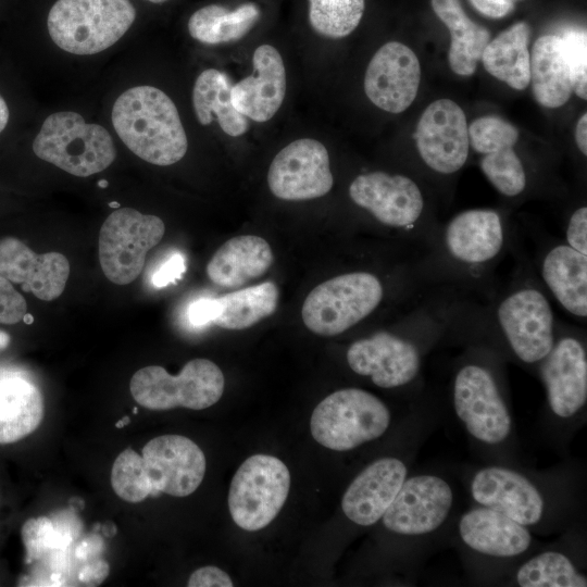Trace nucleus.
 <instances>
[{
  "label": "nucleus",
  "mask_w": 587,
  "mask_h": 587,
  "mask_svg": "<svg viewBox=\"0 0 587 587\" xmlns=\"http://www.w3.org/2000/svg\"><path fill=\"white\" fill-rule=\"evenodd\" d=\"M111 118L124 145L148 163L172 165L187 152V135L177 108L155 87L142 85L125 90L115 100Z\"/></svg>",
  "instance_id": "f257e3e1"
},
{
  "label": "nucleus",
  "mask_w": 587,
  "mask_h": 587,
  "mask_svg": "<svg viewBox=\"0 0 587 587\" xmlns=\"http://www.w3.org/2000/svg\"><path fill=\"white\" fill-rule=\"evenodd\" d=\"M135 18L129 0H58L48 13L47 27L60 49L90 55L117 42Z\"/></svg>",
  "instance_id": "f03ea898"
},
{
  "label": "nucleus",
  "mask_w": 587,
  "mask_h": 587,
  "mask_svg": "<svg viewBox=\"0 0 587 587\" xmlns=\"http://www.w3.org/2000/svg\"><path fill=\"white\" fill-rule=\"evenodd\" d=\"M33 151L39 159L78 177L102 172L116 158L109 132L101 125L86 123L73 111L50 114L33 141Z\"/></svg>",
  "instance_id": "7ed1b4c3"
},
{
  "label": "nucleus",
  "mask_w": 587,
  "mask_h": 587,
  "mask_svg": "<svg viewBox=\"0 0 587 587\" xmlns=\"http://www.w3.org/2000/svg\"><path fill=\"white\" fill-rule=\"evenodd\" d=\"M390 412L373 394L345 388L324 398L313 410V438L335 451L352 450L380 437L389 427Z\"/></svg>",
  "instance_id": "20e7f679"
},
{
  "label": "nucleus",
  "mask_w": 587,
  "mask_h": 587,
  "mask_svg": "<svg viewBox=\"0 0 587 587\" xmlns=\"http://www.w3.org/2000/svg\"><path fill=\"white\" fill-rule=\"evenodd\" d=\"M383 297V284L372 273L338 275L311 290L302 304V321L316 335L336 336L367 317Z\"/></svg>",
  "instance_id": "39448f33"
},
{
  "label": "nucleus",
  "mask_w": 587,
  "mask_h": 587,
  "mask_svg": "<svg viewBox=\"0 0 587 587\" xmlns=\"http://www.w3.org/2000/svg\"><path fill=\"white\" fill-rule=\"evenodd\" d=\"M224 386V375L214 362L193 359L176 376L159 365L142 367L133 375L129 389L136 402L149 410H202L220 400Z\"/></svg>",
  "instance_id": "423d86ee"
},
{
  "label": "nucleus",
  "mask_w": 587,
  "mask_h": 587,
  "mask_svg": "<svg viewBox=\"0 0 587 587\" xmlns=\"http://www.w3.org/2000/svg\"><path fill=\"white\" fill-rule=\"evenodd\" d=\"M290 488V473L283 461L268 454L248 458L235 473L228 492L233 521L254 532L267 526L283 508Z\"/></svg>",
  "instance_id": "0eeeda50"
},
{
  "label": "nucleus",
  "mask_w": 587,
  "mask_h": 587,
  "mask_svg": "<svg viewBox=\"0 0 587 587\" xmlns=\"http://www.w3.org/2000/svg\"><path fill=\"white\" fill-rule=\"evenodd\" d=\"M165 225L152 214L132 208L112 212L99 233V261L103 274L116 285H127L141 273L147 252L163 238Z\"/></svg>",
  "instance_id": "6e6552de"
},
{
  "label": "nucleus",
  "mask_w": 587,
  "mask_h": 587,
  "mask_svg": "<svg viewBox=\"0 0 587 587\" xmlns=\"http://www.w3.org/2000/svg\"><path fill=\"white\" fill-rule=\"evenodd\" d=\"M452 401L467 433L486 445L503 442L512 417L491 372L476 363L463 365L453 379Z\"/></svg>",
  "instance_id": "1a4fd4ad"
},
{
  "label": "nucleus",
  "mask_w": 587,
  "mask_h": 587,
  "mask_svg": "<svg viewBox=\"0 0 587 587\" xmlns=\"http://www.w3.org/2000/svg\"><path fill=\"white\" fill-rule=\"evenodd\" d=\"M497 322L511 351L526 364L539 363L557 339L550 302L535 287H522L503 298Z\"/></svg>",
  "instance_id": "9d476101"
},
{
  "label": "nucleus",
  "mask_w": 587,
  "mask_h": 587,
  "mask_svg": "<svg viewBox=\"0 0 587 587\" xmlns=\"http://www.w3.org/2000/svg\"><path fill=\"white\" fill-rule=\"evenodd\" d=\"M334 178L325 146L311 138L297 139L273 159L267 172L271 192L286 201H303L328 193Z\"/></svg>",
  "instance_id": "9b49d317"
},
{
  "label": "nucleus",
  "mask_w": 587,
  "mask_h": 587,
  "mask_svg": "<svg viewBox=\"0 0 587 587\" xmlns=\"http://www.w3.org/2000/svg\"><path fill=\"white\" fill-rule=\"evenodd\" d=\"M452 505L453 490L445 478L420 474L405 478L382 521L391 533L423 536L446 522Z\"/></svg>",
  "instance_id": "f8f14e48"
},
{
  "label": "nucleus",
  "mask_w": 587,
  "mask_h": 587,
  "mask_svg": "<svg viewBox=\"0 0 587 587\" xmlns=\"http://www.w3.org/2000/svg\"><path fill=\"white\" fill-rule=\"evenodd\" d=\"M141 467L151 496L161 492L186 497L201 484L205 457L199 446L182 435H162L142 448Z\"/></svg>",
  "instance_id": "ddd939ff"
},
{
  "label": "nucleus",
  "mask_w": 587,
  "mask_h": 587,
  "mask_svg": "<svg viewBox=\"0 0 587 587\" xmlns=\"http://www.w3.org/2000/svg\"><path fill=\"white\" fill-rule=\"evenodd\" d=\"M414 138L422 160L435 172L455 173L467 160L466 116L461 107L450 99L436 100L424 110Z\"/></svg>",
  "instance_id": "4468645a"
},
{
  "label": "nucleus",
  "mask_w": 587,
  "mask_h": 587,
  "mask_svg": "<svg viewBox=\"0 0 587 587\" xmlns=\"http://www.w3.org/2000/svg\"><path fill=\"white\" fill-rule=\"evenodd\" d=\"M346 358L355 374L369 376L374 385L385 389L411 383L421 369L417 346L388 332L354 341Z\"/></svg>",
  "instance_id": "2eb2a0df"
},
{
  "label": "nucleus",
  "mask_w": 587,
  "mask_h": 587,
  "mask_svg": "<svg viewBox=\"0 0 587 587\" xmlns=\"http://www.w3.org/2000/svg\"><path fill=\"white\" fill-rule=\"evenodd\" d=\"M420 79L416 54L401 42L389 41L372 57L364 76V91L377 108L397 114L414 101Z\"/></svg>",
  "instance_id": "dca6fc26"
},
{
  "label": "nucleus",
  "mask_w": 587,
  "mask_h": 587,
  "mask_svg": "<svg viewBox=\"0 0 587 587\" xmlns=\"http://www.w3.org/2000/svg\"><path fill=\"white\" fill-rule=\"evenodd\" d=\"M349 196L357 205L389 227L414 225L424 209L423 195L411 178L380 171L357 176L349 186Z\"/></svg>",
  "instance_id": "f3484780"
},
{
  "label": "nucleus",
  "mask_w": 587,
  "mask_h": 587,
  "mask_svg": "<svg viewBox=\"0 0 587 587\" xmlns=\"http://www.w3.org/2000/svg\"><path fill=\"white\" fill-rule=\"evenodd\" d=\"M517 138V128L499 116L478 117L469 126L470 145L482 155L483 173L507 197L520 195L526 186L525 170L514 150Z\"/></svg>",
  "instance_id": "a211bd4d"
},
{
  "label": "nucleus",
  "mask_w": 587,
  "mask_h": 587,
  "mask_svg": "<svg viewBox=\"0 0 587 587\" xmlns=\"http://www.w3.org/2000/svg\"><path fill=\"white\" fill-rule=\"evenodd\" d=\"M470 491L479 505L527 527L538 524L545 514L546 503L538 487L525 475L505 466L490 465L476 471Z\"/></svg>",
  "instance_id": "6ab92c4d"
},
{
  "label": "nucleus",
  "mask_w": 587,
  "mask_h": 587,
  "mask_svg": "<svg viewBox=\"0 0 587 587\" xmlns=\"http://www.w3.org/2000/svg\"><path fill=\"white\" fill-rule=\"evenodd\" d=\"M539 363L550 410L560 419L575 416L587 402V353L584 344L574 336L555 339Z\"/></svg>",
  "instance_id": "aec40b11"
},
{
  "label": "nucleus",
  "mask_w": 587,
  "mask_h": 587,
  "mask_svg": "<svg viewBox=\"0 0 587 587\" xmlns=\"http://www.w3.org/2000/svg\"><path fill=\"white\" fill-rule=\"evenodd\" d=\"M0 275L38 299L51 301L65 289L70 263L62 253L37 254L20 239L4 237L0 240Z\"/></svg>",
  "instance_id": "412c9836"
},
{
  "label": "nucleus",
  "mask_w": 587,
  "mask_h": 587,
  "mask_svg": "<svg viewBox=\"0 0 587 587\" xmlns=\"http://www.w3.org/2000/svg\"><path fill=\"white\" fill-rule=\"evenodd\" d=\"M408 475V467L398 458L378 459L363 469L346 489L341 509L354 524L377 523L390 505Z\"/></svg>",
  "instance_id": "4be33fe9"
},
{
  "label": "nucleus",
  "mask_w": 587,
  "mask_h": 587,
  "mask_svg": "<svg viewBox=\"0 0 587 587\" xmlns=\"http://www.w3.org/2000/svg\"><path fill=\"white\" fill-rule=\"evenodd\" d=\"M253 72L232 88L235 109L248 120L263 123L279 110L286 95V71L278 50L259 46L252 55Z\"/></svg>",
  "instance_id": "5701e85b"
},
{
  "label": "nucleus",
  "mask_w": 587,
  "mask_h": 587,
  "mask_svg": "<svg viewBox=\"0 0 587 587\" xmlns=\"http://www.w3.org/2000/svg\"><path fill=\"white\" fill-rule=\"evenodd\" d=\"M62 514L60 520L47 516L27 520L21 530L26 550L25 562L37 563L35 576L41 577L49 573L54 585L67 582L72 571L71 546L79 534L76 528L79 521Z\"/></svg>",
  "instance_id": "b1692460"
},
{
  "label": "nucleus",
  "mask_w": 587,
  "mask_h": 587,
  "mask_svg": "<svg viewBox=\"0 0 587 587\" xmlns=\"http://www.w3.org/2000/svg\"><path fill=\"white\" fill-rule=\"evenodd\" d=\"M444 242L449 254L466 265L494 260L504 245L500 214L491 209H471L454 215L446 226Z\"/></svg>",
  "instance_id": "393cba45"
},
{
  "label": "nucleus",
  "mask_w": 587,
  "mask_h": 587,
  "mask_svg": "<svg viewBox=\"0 0 587 587\" xmlns=\"http://www.w3.org/2000/svg\"><path fill=\"white\" fill-rule=\"evenodd\" d=\"M458 532L471 550L501 559L525 553L533 539L527 526L483 505L462 514Z\"/></svg>",
  "instance_id": "a878e982"
},
{
  "label": "nucleus",
  "mask_w": 587,
  "mask_h": 587,
  "mask_svg": "<svg viewBox=\"0 0 587 587\" xmlns=\"http://www.w3.org/2000/svg\"><path fill=\"white\" fill-rule=\"evenodd\" d=\"M274 261L270 243L262 237L241 235L228 239L207 265L212 283L224 288H238L261 277Z\"/></svg>",
  "instance_id": "bb28decb"
},
{
  "label": "nucleus",
  "mask_w": 587,
  "mask_h": 587,
  "mask_svg": "<svg viewBox=\"0 0 587 587\" xmlns=\"http://www.w3.org/2000/svg\"><path fill=\"white\" fill-rule=\"evenodd\" d=\"M541 277L560 305L573 316H587V255L566 243L550 248L541 261Z\"/></svg>",
  "instance_id": "cd10ccee"
},
{
  "label": "nucleus",
  "mask_w": 587,
  "mask_h": 587,
  "mask_svg": "<svg viewBox=\"0 0 587 587\" xmlns=\"http://www.w3.org/2000/svg\"><path fill=\"white\" fill-rule=\"evenodd\" d=\"M529 74L536 101L546 108L565 104L573 93V80L561 36L544 35L533 45Z\"/></svg>",
  "instance_id": "c85d7f7f"
},
{
  "label": "nucleus",
  "mask_w": 587,
  "mask_h": 587,
  "mask_svg": "<svg viewBox=\"0 0 587 587\" xmlns=\"http://www.w3.org/2000/svg\"><path fill=\"white\" fill-rule=\"evenodd\" d=\"M45 403L32 382L11 376L0 379V444H13L30 435L41 423Z\"/></svg>",
  "instance_id": "c756f323"
},
{
  "label": "nucleus",
  "mask_w": 587,
  "mask_h": 587,
  "mask_svg": "<svg viewBox=\"0 0 587 587\" xmlns=\"http://www.w3.org/2000/svg\"><path fill=\"white\" fill-rule=\"evenodd\" d=\"M432 8L451 35V70L461 76L473 75L490 40L489 30L467 16L460 0H432Z\"/></svg>",
  "instance_id": "7c9ffc66"
},
{
  "label": "nucleus",
  "mask_w": 587,
  "mask_h": 587,
  "mask_svg": "<svg viewBox=\"0 0 587 587\" xmlns=\"http://www.w3.org/2000/svg\"><path fill=\"white\" fill-rule=\"evenodd\" d=\"M530 26L517 22L489 40L480 58L485 70L511 88L524 90L530 79Z\"/></svg>",
  "instance_id": "2f4dec72"
},
{
  "label": "nucleus",
  "mask_w": 587,
  "mask_h": 587,
  "mask_svg": "<svg viewBox=\"0 0 587 587\" xmlns=\"http://www.w3.org/2000/svg\"><path fill=\"white\" fill-rule=\"evenodd\" d=\"M232 88L233 84L226 73L216 68H207L195 82L192 105L201 125H210L216 120L226 135L238 137L248 132L249 122L235 109Z\"/></svg>",
  "instance_id": "473e14b6"
},
{
  "label": "nucleus",
  "mask_w": 587,
  "mask_h": 587,
  "mask_svg": "<svg viewBox=\"0 0 587 587\" xmlns=\"http://www.w3.org/2000/svg\"><path fill=\"white\" fill-rule=\"evenodd\" d=\"M215 300L212 323L229 330H240L253 326L272 315L278 303V289L272 282L250 286Z\"/></svg>",
  "instance_id": "72a5a7b5"
},
{
  "label": "nucleus",
  "mask_w": 587,
  "mask_h": 587,
  "mask_svg": "<svg viewBox=\"0 0 587 587\" xmlns=\"http://www.w3.org/2000/svg\"><path fill=\"white\" fill-rule=\"evenodd\" d=\"M260 18L254 3H245L235 10L218 4L205 5L188 20L189 35L205 45L236 41L246 36Z\"/></svg>",
  "instance_id": "f704fd0d"
},
{
  "label": "nucleus",
  "mask_w": 587,
  "mask_h": 587,
  "mask_svg": "<svg viewBox=\"0 0 587 587\" xmlns=\"http://www.w3.org/2000/svg\"><path fill=\"white\" fill-rule=\"evenodd\" d=\"M521 587H586V576L571 559L559 551H544L524 562L516 571Z\"/></svg>",
  "instance_id": "c9c22d12"
},
{
  "label": "nucleus",
  "mask_w": 587,
  "mask_h": 587,
  "mask_svg": "<svg viewBox=\"0 0 587 587\" xmlns=\"http://www.w3.org/2000/svg\"><path fill=\"white\" fill-rule=\"evenodd\" d=\"M365 0H309V22L320 35L338 39L360 24Z\"/></svg>",
  "instance_id": "e433bc0d"
},
{
  "label": "nucleus",
  "mask_w": 587,
  "mask_h": 587,
  "mask_svg": "<svg viewBox=\"0 0 587 587\" xmlns=\"http://www.w3.org/2000/svg\"><path fill=\"white\" fill-rule=\"evenodd\" d=\"M111 485L114 492L127 502H140L151 496L142 473L141 454L133 449L121 452L112 466Z\"/></svg>",
  "instance_id": "4c0bfd02"
},
{
  "label": "nucleus",
  "mask_w": 587,
  "mask_h": 587,
  "mask_svg": "<svg viewBox=\"0 0 587 587\" xmlns=\"http://www.w3.org/2000/svg\"><path fill=\"white\" fill-rule=\"evenodd\" d=\"M573 80V91L587 99V35L585 29H569L561 36Z\"/></svg>",
  "instance_id": "58836bf2"
},
{
  "label": "nucleus",
  "mask_w": 587,
  "mask_h": 587,
  "mask_svg": "<svg viewBox=\"0 0 587 587\" xmlns=\"http://www.w3.org/2000/svg\"><path fill=\"white\" fill-rule=\"evenodd\" d=\"M27 313L25 298L12 283L0 275V323L13 325L21 322Z\"/></svg>",
  "instance_id": "ea45409f"
},
{
  "label": "nucleus",
  "mask_w": 587,
  "mask_h": 587,
  "mask_svg": "<svg viewBox=\"0 0 587 587\" xmlns=\"http://www.w3.org/2000/svg\"><path fill=\"white\" fill-rule=\"evenodd\" d=\"M566 245L587 255V208L580 207L575 210L565 229Z\"/></svg>",
  "instance_id": "a19ab883"
},
{
  "label": "nucleus",
  "mask_w": 587,
  "mask_h": 587,
  "mask_svg": "<svg viewBox=\"0 0 587 587\" xmlns=\"http://www.w3.org/2000/svg\"><path fill=\"white\" fill-rule=\"evenodd\" d=\"M186 271L185 258L179 253H173L152 276L153 286L161 288L175 284Z\"/></svg>",
  "instance_id": "79ce46f5"
},
{
  "label": "nucleus",
  "mask_w": 587,
  "mask_h": 587,
  "mask_svg": "<svg viewBox=\"0 0 587 587\" xmlns=\"http://www.w3.org/2000/svg\"><path fill=\"white\" fill-rule=\"evenodd\" d=\"M189 587H233V580L221 569L207 565L196 570L189 577Z\"/></svg>",
  "instance_id": "37998d69"
},
{
  "label": "nucleus",
  "mask_w": 587,
  "mask_h": 587,
  "mask_svg": "<svg viewBox=\"0 0 587 587\" xmlns=\"http://www.w3.org/2000/svg\"><path fill=\"white\" fill-rule=\"evenodd\" d=\"M215 314V300L214 298H202L192 302L188 307V321L193 326H203L212 323Z\"/></svg>",
  "instance_id": "c03bdc74"
},
{
  "label": "nucleus",
  "mask_w": 587,
  "mask_h": 587,
  "mask_svg": "<svg viewBox=\"0 0 587 587\" xmlns=\"http://www.w3.org/2000/svg\"><path fill=\"white\" fill-rule=\"evenodd\" d=\"M471 4L483 15L501 18L514 10L513 0H470Z\"/></svg>",
  "instance_id": "a18cd8bd"
},
{
  "label": "nucleus",
  "mask_w": 587,
  "mask_h": 587,
  "mask_svg": "<svg viewBox=\"0 0 587 587\" xmlns=\"http://www.w3.org/2000/svg\"><path fill=\"white\" fill-rule=\"evenodd\" d=\"M575 140L578 149L584 155H587V114L584 113L575 128Z\"/></svg>",
  "instance_id": "49530a36"
},
{
  "label": "nucleus",
  "mask_w": 587,
  "mask_h": 587,
  "mask_svg": "<svg viewBox=\"0 0 587 587\" xmlns=\"http://www.w3.org/2000/svg\"><path fill=\"white\" fill-rule=\"evenodd\" d=\"M10 112L5 100L0 96V133L5 128Z\"/></svg>",
  "instance_id": "de8ad7c7"
},
{
  "label": "nucleus",
  "mask_w": 587,
  "mask_h": 587,
  "mask_svg": "<svg viewBox=\"0 0 587 587\" xmlns=\"http://www.w3.org/2000/svg\"><path fill=\"white\" fill-rule=\"evenodd\" d=\"M9 340V337L7 334L0 333V347L4 346Z\"/></svg>",
  "instance_id": "09e8293b"
},
{
  "label": "nucleus",
  "mask_w": 587,
  "mask_h": 587,
  "mask_svg": "<svg viewBox=\"0 0 587 587\" xmlns=\"http://www.w3.org/2000/svg\"><path fill=\"white\" fill-rule=\"evenodd\" d=\"M128 423H129V417L126 416L125 419H123L122 421L116 423V427L121 428V427L125 426Z\"/></svg>",
  "instance_id": "8fccbe9b"
},
{
  "label": "nucleus",
  "mask_w": 587,
  "mask_h": 587,
  "mask_svg": "<svg viewBox=\"0 0 587 587\" xmlns=\"http://www.w3.org/2000/svg\"><path fill=\"white\" fill-rule=\"evenodd\" d=\"M147 1L155 3V4H160V3H164V2H166L168 0H147Z\"/></svg>",
  "instance_id": "3c124183"
},
{
  "label": "nucleus",
  "mask_w": 587,
  "mask_h": 587,
  "mask_svg": "<svg viewBox=\"0 0 587 587\" xmlns=\"http://www.w3.org/2000/svg\"><path fill=\"white\" fill-rule=\"evenodd\" d=\"M98 184H99V186L102 187V188H104V187L108 186V182H107V180H100Z\"/></svg>",
  "instance_id": "603ef678"
},
{
  "label": "nucleus",
  "mask_w": 587,
  "mask_h": 587,
  "mask_svg": "<svg viewBox=\"0 0 587 587\" xmlns=\"http://www.w3.org/2000/svg\"><path fill=\"white\" fill-rule=\"evenodd\" d=\"M110 207H120V204L117 202H111Z\"/></svg>",
  "instance_id": "864d4df0"
}]
</instances>
